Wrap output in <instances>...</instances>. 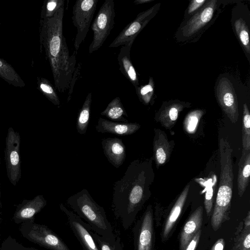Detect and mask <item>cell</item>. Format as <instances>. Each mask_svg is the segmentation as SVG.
<instances>
[{
	"label": "cell",
	"instance_id": "38",
	"mask_svg": "<svg viewBox=\"0 0 250 250\" xmlns=\"http://www.w3.org/2000/svg\"><path fill=\"white\" fill-rule=\"evenodd\" d=\"M151 0H135L134 1L135 4H143L151 1Z\"/></svg>",
	"mask_w": 250,
	"mask_h": 250
},
{
	"label": "cell",
	"instance_id": "29",
	"mask_svg": "<svg viewBox=\"0 0 250 250\" xmlns=\"http://www.w3.org/2000/svg\"><path fill=\"white\" fill-rule=\"evenodd\" d=\"M235 29L239 40L245 49L250 53V46L249 41V29L245 21L239 19L234 22Z\"/></svg>",
	"mask_w": 250,
	"mask_h": 250
},
{
	"label": "cell",
	"instance_id": "34",
	"mask_svg": "<svg viewBox=\"0 0 250 250\" xmlns=\"http://www.w3.org/2000/svg\"><path fill=\"white\" fill-rule=\"evenodd\" d=\"M201 230H199L188 244L185 250H195L200 240Z\"/></svg>",
	"mask_w": 250,
	"mask_h": 250
},
{
	"label": "cell",
	"instance_id": "10",
	"mask_svg": "<svg viewBox=\"0 0 250 250\" xmlns=\"http://www.w3.org/2000/svg\"><path fill=\"white\" fill-rule=\"evenodd\" d=\"M154 7L139 14L133 21L122 30L109 47L115 48L123 45L131 46L137 36L149 21Z\"/></svg>",
	"mask_w": 250,
	"mask_h": 250
},
{
	"label": "cell",
	"instance_id": "28",
	"mask_svg": "<svg viewBox=\"0 0 250 250\" xmlns=\"http://www.w3.org/2000/svg\"><path fill=\"white\" fill-rule=\"evenodd\" d=\"M242 146L243 150H250V113L246 104L243 105Z\"/></svg>",
	"mask_w": 250,
	"mask_h": 250
},
{
	"label": "cell",
	"instance_id": "22",
	"mask_svg": "<svg viewBox=\"0 0 250 250\" xmlns=\"http://www.w3.org/2000/svg\"><path fill=\"white\" fill-rule=\"evenodd\" d=\"M46 203L42 195H37L19 208L15 216L20 220L31 219L45 206Z\"/></svg>",
	"mask_w": 250,
	"mask_h": 250
},
{
	"label": "cell",
	"instance_id": "3",
	"mask_svg": "<svg viewBox=\"0 0 250 250\" xmlns=\"http://www.w3.org/2000/svg\"><path fill=\"white\" fill-rule=\"evenodd\" d=\"M219 146L221 166L220 181L211 218V225L215 231L220 227L230 208L233 180L232 149L228 140L224 138L220 139Z\"/></svg>",
	"mask_w": 250,
	"mask_h": 250
},
{
	"label": "cell",
	"instance_id": "27",
	"mask_svg": "<svg viewBox=\"0 0 250 250\" xmlns=\"http://www.w3.org/2000/svg\"><path fill=\"white\" fill-rule=\"evenodd\" d=\"M204 113L203 110L197 109L187 114L183 122V128L187 133H194Z\"/></svg>",
	"mask_w": 250,
	"mask_h": 250
},
{
	"label": "cell",
	"instance_id": "31",
	"mask_svg": "<svg viewBox=\"0 0 250 250\" xmlns=\"http://www.w3.org/2000/svg\"><path fill=\"white\" fill-rule=\"evenodd\" d=\"M40 87L48 99L55 105H60L59 97L53 86L47 81H43L40 84Z\"/></svg>",
	"mask_w": 250,
	"mask_h": 250
},
{
	"label": "cell",
	"instance_id": "15",
	"mask_svg": "<svg viewBox=\"0 0 250 250\" xmlns=\"http://www.w3.org/2000/svg\"><path fill=\"white\" fill-rule=\"evenodd\" d=\"M153 150L155 163L158 167L167 163L170 156L174 142L169 141L166 133L163 130L154 129Z\"/></svg>",
	"mask_w": 250,
	"mask_h": 250
},
{
	"label": "cell",
	"instance_id": "33",
	"mask_svg": "<svg viewBox=\"0 0 250 250\" xmlns=\"http://www.w3.org/2000/svg\"><path fill=\"white\" fill-rule=\"evenodd\" d=\"M82 66V64L81 62H79L77 65L76 66L68 88L69 90L67 98V102H69L71 100L75 83L80 78L81 75Z\"/></svg>",
	"mask_w": 250,
	"mask_h": 250
},
{
	"label": "cell",
	"instance_id": "25",
	"mask_svg": "<svg viewBox=\"0 0 250 250\" xmlns=\"http://www.w3.org/2000/svg\"><path fill=\"white\" fill-rule=\"evenodd\" d=\"M92 103V93L89 92L80 110L76 121V129L81 135H84L87 131Z\"/></svg>",
	"mask_w": 250,
	"mask_h": 250
},
{
	"label": "cell",
	"instance_id": "26",
	"mask_svg": "<svg viewBox=\"0 0 250 250\" xmlns=\"http://www.w3.org/2000/svg\"><path fill=\"white\" fill-rule=\"evenodd\" d=\"M91 233L99 250H123L120 237L114 236L111 238H105L93 230Z\"/></svg>",
	"mask_w": 250,
	"mask_h": 250
},
{
	"label": "cell",
	"instance_id": "30",
	"mask_svg": "<svg viewBox=\"0 0 250 250\" xmlns=\"http://www.w3.org/2000/svg\"><path fill=\"white\" fill-rule=\"evenodd\" d=\"M136 93L140 100L144 104H148L151 100L154 93V83L150 78L147 84L135 87Z\"/></svg>",
	"mask_w": 250,
	"mask_h": 250
},
{
	"label": "cell",
	"instance_id": "8",
	"mask_svg": "<svg viewBox=\"0 0 250 250\" xmlns=\"http://www.w3.org/2000/svg\"><path fill=\"white\" fill-rule=\"evenodd\" d=\"M59 207L66 215L69 226L83 250H99L92 235V230L89 226L63 204L61 203Z\"/></svg>",
	"mask_w": 250,
	"mask_h": 250
},
{
	"label": "cell",
	"instance_id": "11",
	"mask_svg": "<svg viewBox=\"0 0 250 250\" xmlns=\"http://www.w3.org/2000/svg\"><path fill=\"white\" fill-rule=\"evenodd\" d=\"M28 236L34 242L50 250H70L57 234L45 225H33Z\"/></svg>",
	"mask_w": 250,
	"mask_h": 250
},
{
	"label": "cell",
	"instance_id": "18",
	"mask_svg": "<svg viewBox=\"0 0 250 250\" xmlns=\"http://www.w3.org/2000/svg\"><path fill=\"white\" fill-rule=\"evenodd\" d=\"M131 46H122L118 54L117 60L119 69L123 75L134 86L139 85L137 73L130 59Z\"/></svg>",
	"mask_w": 250,
	"mask_h": 250
},
{
	"label": "cell",
	"instance_id": "39",
	"mask_svg": "<svg viewBox=\"0 0 250 250\" xmlns=\"http://www.w3.org/2000/svg\"><path fill=\"white\" fill-rule=\"evenodd\" d=\"M2 65V63L0 61V67Z\"/></svg>",
	"mask_w": 250,
	"mask_h": 250
},
{
	"label": "cell",
	"instance_id": "24",
	"mask_svg": "<svg viewBox=\"0 0 250 250\" xmlns=\"http://www.w3.org/2000/svg\"><path fill=\"white\" fill-rule=\"evenodd\" d=\"M195 180L205 187L204 205L207 214L209 216L212 209L214 192L216 187V176L213 174L207 178H196Z\"/></svg>",
	"mask_w": 250,
	"mask_h": 250
},
{
	"label": "cell",
	"instance_id": "4",
	"mask_svg": "<svg viewBox=\"0 0 250 250\" xmlns=\"http://www.w3.org/2000/svg\"><path fill=\"white\" fill-rule=\"evenodd\" d=\"M66 203L95 233L105 238L115 236L104 208L95 201L86 189L70 196Z\"/></svg>",
	"mask_w": 250,
	"mask_h": 250
},
{
	"label": "cell",
	"instance_id": "6",
	"mask_svg": "<svg viewBox=\"0 0 250 250\" xmlns=\"http://www.w3.org/2000/svg\"><path fill=\"white\" fill-rule=\"evenodd\" d=\"M98 2V0H78L73 6L72 20L77 31L74 43L76 52L87 35Z\"/></svg>",
	"mask_w": 250,
	"mask_h": 250
},
{
	"label": "cell",
	"instance_id": "37",
	"mask_svg": "<svg viewBox=\"0 0 250 250\" xmlns=\"http://www.w3.org/2000/svg\"><path fill=\"white\" fill-rule=\"evenodd\" d=\"M224 246V240L223 238H220L215 242L211 250H223Z\"/></svg>",
	"mask_w": 250,
	"mask_h": 250
},
{
	"label": "cell",
	"instance_id": "17",
	"mask_svg": "<svg viewBox=\"0 0 250 250\" xmlns=\"http://www.w3.org/2000/svg\"><path fill=\"white\" fill-rule=\"evenodd\" d=\"M203 209L198 207L189 217L181 233L180 250H185L197 231L200 229L203 220Z\"/></svg>",
	"mask_w": 250,
	"mask_h": 250
},
{
	"label": "cell",
	"instance_id": "36",
	"mask_svg": "<svg viewBox=\"0 0 250 250\" xmlns=\"http://www.w3.org/2000/svg\"><path fill=\"white\" fill-rule=\"evenodd\" d=\"M241 250H250V233L249 232L243 240Z\"/></svg>",
	"mask_w": 250,
	"mask_h": 250
},
{
	"label": "cell",
	"instance_id": "9",
	"mask_svg": "<svg viewBox=\"0 0 250 250\" xmlns=\"http://www.w3.org/2000/svg\"><path fill=\"white\" fill-rule=\"evenodd\" d=\"M216 95L223 111L232 123H236L239 117L238 101L232 85L229 79L224 78L220 80Z\"/></svg>",
	"mask_w": 250,
	"mask_h": 250
},
{
	"label": "cell",
	"instance_id": "21",
	"mask_svg": "<svg viewBox=\"0 0 250 250\" xmlns=\"http://www.w3.org/2000/svg\"><path fill=\"white\" fill-rule=\"evenodd\" d=\"M189 189V184L186 185L173 206L166 222L163 236L166 238L178 218L186 201Z\"/></svg>",
	"mask_w": 250,
	"mask_h": 250
},
{
	"label": "cell",
	"instance_id": "16",
	"mask_svg": "<svg viewBox=\"0 0 250 250\" xmlns=\"http://www.w3.org/2000/svg\"><path fill=\"white\" fill-rule=\"evenodd\" d=\"M141 125L137 123H122L111 121L99 118L95 128L98 132L109 133L113 134L125 136L132 134L138 131Z\"/></svg>",
	"mask_w": 250,
	"mask_h": 250
},
{
	"label": "cell",
	"instance_id": "5",
	"mask_svg": "<svg viewBox=\"0 0 250 250\" xmlns=\"http://www.w3.org/2000/svg\"><path fill=\"white\" fill-rule=\"evenodd\" d=\"M115 11L113 0H105L92 23L93 40L89 46V54L101 48L115 24Z\"/></svg>",
	"mask_w": 250,
	"mask_h": 250
},
{
	"label": "cell",
	"instance_id": "2",
	"mask_svg": "<svg viewBox=\"0 0 250 250\" xmlns=\"http://www.w3.org/2000/svg\"><path fill=\"white\" fill-rule=\"evenodd\" d=\"M64 5L54 16L46 19L43 26L46 53L51 66L55 87L62 93L68 90L76 64V51L70 55L65 38L63 35Z\"/></svg>",
	"mask_w": 250,
	"mask_h": 250
},
{
	"label": "cell",
	"instance_id": "1",
	"mask_svg": "<svg viewBox=\"0 0 250 250\" xmlns=\"http://www.w3.org/2000/svg\"><path fill=\"white\" fill-rule=\"evenodd\" d=\"M148 164L139 159L131 162L124 175L113 187L112 209L123 228L127 229L148 194Z\"/></svg>",
	"mask_w": 250,
	"mask_h": 250
},
{
	"label": "cell",
	"instance_id": "14",
	"mask_svg": "<svg viewBox=\"0 0 250 250\" xmlns=\"http://www.w3.org/2000/svg\"><path fill=\"white\" fill-rule=\"evenodd\" d=\"M216 6V0L208 1L204 8L193 16L182 28L183 35L189 37L208 23L213 16Z\"/></svg>",
	"mask_w": 250,
	"mask_h": 250
},
{
	"label": "cell",
	"instance_id": "13",
	"mask_svg": "<svg viewBox=\"0 0 250 250\" xmlns=\"http://www.w3.org/2000/svg\"><path fill=\"white\" fill-rule=\"evenodd\" d=\"M101 144L108 161L115 167H120L126 156L125 147L122 140L118 138H105L102 139Z\"/></svg>",
	"mask_w": 250,
	"mask_h": 250
},
{
	"label": "cell",
	"instance_id": "20",
	"mask_svg": "<svg viewBox=\"0 0 250 250\" xmlns=\"http://www.w3.org/2000/svg\"><path fill=\"white\" fill-rule=\"evenodd\" d=\"M250 150L242 149V155L238 163L237 188L238 195L241 197L245 191L250 181Z\"/></svg>",
	"mask_w": 250,
	"mask_h": 250
},
{
	"label": "cell",
	"instance_id": "23",
	"mask_svg": "<svg viewBox=\"0 0 250 250\" xmlns=\"http://www.w3.org/2000/svg\"><path fill=\"white\" fill-rule=\"evenodd\" d=\"M101 115L114 122L128 123V119L124 117H128V115L119 97L114 98Z\"/></svg>",
	"mask_w": 250,
	"mask_h": 250
},
{
	"label": "cell",
	"instance_id": "35",
	"mask_svg": "<svg viewBox=\"0 0 250 250\" xmlns=\"http://www.w3.org/2000/svg\"><path fill=\"white\" fill-rule=\"evenodd\" d=\"M206 1L205 0H194L191 1L188 9V13L194 12L201 7Z\"/></svg>",
	"mask_w": 250,
	"mask_h": 250
},
{
	"label": "cell",
	"instance_id": "19",
	"mask_svg": "<svg viewBox=\"0 0 250 250\" xmlns=\"http://www.w3.org/2000/svg\"><path fill=\"white\" fill-rule=\"evenodd\" d=\"M184 108L180 103H172L165 106L156 114L155 119L167 129H170L175 125L179 114Z\"/></svg>",
	"mask_w": 250,
	"mask_h": 250
},
{
	"label": "cell",
	"instance_id": "7",
	"mask_svg": "<svg viewBox=\"0 0 250 250\" xmlns=\"http://www.w3.org/2000/svg\"><path fill=\"white\" fill-rule=\"evenodd\" d=\"M20 144L19 133L9 127L5 140L4 158L8 178L14 186L17 185L21 177Z\"/></svg>",
	"mask_w": 250,
	"mask_h": 250
},
{
	"label": "cell",
	"instance_id": "32",
	"mask_svg": "<svg viewBox=\"0 0 250 250\" xmlns=\"http://www.w3.org/2000/svg\"><path fill=\"white\" fill-rule=\"evenodd\" d=\"M64 5L63 0H51L46 5L45 15L47 19L53 17L58 10Z\"/></svg>",
	"mask_w": 250,
	"mask_h": 250
},
{
	"label": "cell",
	"instance_id": "12",
	"mask_svg": "<svg viewBox=\"0 0 250 250\" xmlns=\"http://www.w3.org/2000/svg\"><path fill=\"white\" fill-rule=\"evenodd\" d=\"M152 219L151 207V206H149L142 218L133 229L136 250H151L153 234Z\"/></svg>",
	"mask_w": 250,
	"mask_h": 250
}]
</instances>
